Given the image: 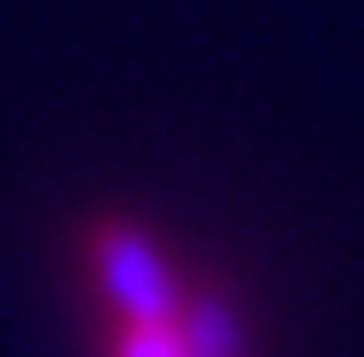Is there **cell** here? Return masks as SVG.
I'll return each instance as SVG.
<instances>
[{"instance_id":"6da1fadb","label":"cell","mask_w":364,"mask_h":357,"mask_svg":"<svg viewBox=\"0 0 364 357\" xmlns=\"http://www.w3.org/2000/svg\"><path fill=\"white\" fill-rule=\"evenodd\" d=\"M105 357H235V333L216 302H198L192 290L167 308H130L112 314Z\"/></svg>"}]
</instances>
